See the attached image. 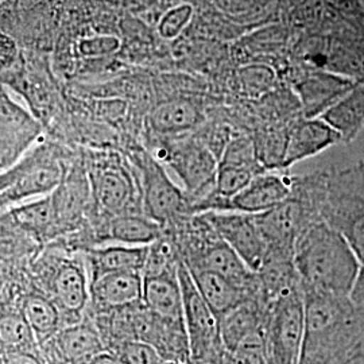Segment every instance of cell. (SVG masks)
Segmentation results:
<instances>
[{"label":"cell","instance_id":"cell-28","mask_svg":"<svg viewBox=\"0 0 364 364\" xmlns=\"http://www.w3.org/2000/svg\"><path fill=\"white\" fill-rule=\"evenodd\" d=\"M198 111L188 102H169L156 107L150 122L153 129L159 132H181L195 127L198 123Z\"/></svg>","mask_w":364,"mask_h":364},{"label":"cell","instance_id":"cell-21","mask_svg":"<svg viewBox=\"0 0 364 364\" xmlns=\"http://www.w3.org/2000/svg\"><path fill=\"white\" fill-rule=\"evenodd\" d=\"M264 314L259 299H250L223 316L219 321L223 344L232 352L247 338L263 335Z\"/></svg>","mask_w":364,"mask_h":364},{"label":"cell","instance_id":"cell-4","mask_svg":"<svg viewBox=\"0 0 364 364\" xmlns=\"http://www.w3.org/2000/svg\"><path fill=\"white\" fill-rule=\"evenodd\" d=\"M267 364H299L305 332V299L296 287L262 304Z\"/></svg>","mask_w":364,"mask_h":364},{"label":"cell","instance_id":"cell-18","mask_svg":"<svg viewBox=\"0 0 364 364\" xmlns=\"http://www.w3.org/2000/svg\"><path fill=\"white\" fill-rule=\"evenodd\" d=\"M144 306L171 324L185 326L183 321V297L178 279V267L176 270L144 277Z\"/></svg>","mask_w":364,"mask_h":364},{"label":"cell","instance_id":"cell-38","mask_svg":"<svg viewBox=\"0 0 364 364\" xmlns=\"http://www.w3.org/2000/svg\"><path fill=\"white\" fill-rule=\"evenodd\" d=\"M78 364H90V363H78Z\"/></svg>","mask_w":364,"mask_h":364},{"label":"cell","instance_id":"cell-14","mask_svg":"<svg viewBox=\"0 0 364 364\" xmlns=\"http://www.w3.org/2000/svg\"><path fill=\"white\" fill-rule=\"evenodd\" d=\"M41 134L38 122L3 93L1 97V170L11 169Z\"/></svg>","mask_w":364,"mask_h":364},{"label":"cell","instance_id":"cell-24","mask_svg":"<svg viewBox=\"0 0 364 364\" xmlns=\"http://www.w3.org/2000/svg\"><path fill=\"white\" fill-rule=\"evenodd\" d=\"M164 235L159 223L138 213L112 216L107 225V236L115 243L130 246H150Z\"/></svg>","mask_w":364,"mask_h":364},{"label":"cell","instance_id":"cell-16","mask_svg":"<svg viewBox=\"0 0 364 364\" xmlns=\"http://www.w3.org/2000/svg\"><path fill=\"white\" fill-rule=\"evenodd\" d=\"M343 142L341 135L321 117H305L287 134L282 166L289 168Z\"/></svg>","mask_w":364,"mask_h":364},{"label":"cell","instance_id":"cell-25","mask_svg":"<svg viewBox=\"0 0 364 364\" xmlns=\"http://www.w3.org/2000/svg\"><path fill=\"white\" fill-rule=\"evenodd\" d=\"M28 326H31L39 346L54 338L64 328V317L54 299L42 294H28L23 299L21 309Z\"/></svg>","mask_w":364,"mask_h":364},{"label":"cell","instance_id":"cell-15","mask_svg":"<svg viewBox=\"0 0 364 364\" xmlns=\"http://www.w3.org/2000/svg\"><path fill=\"white\" fill-rule=\"evenodd\" d=\"M294 192V181L275 173H260L239 193L232 197L223 210H235L248 215H260L281 205Z\"/></svg>","mask_w":364,"mask_h":364},{"label":"cell","instance_id":"cell-17","mask_svg":"<svg viewBox=\"0 0 364 364\" xmlns=\"http://www.w3.org/2000/svg\"><path fill=\"white\" fill-rule=\"evenodd\" d=\"M91 299L99 312L126 308L144 301V274L120 272L91 279Z\"/></svg>","mask_w":364,"mask_h":364},{"label":"cell","instance_id":"cell-8","mask_svg":"<svg viewBox=\"0 0 364 364\" xmlns=\"http://www.w3.org/2000/svg\"><path fill=\"white\" fill-rule=\"evenodd\" d=\"M142 170V203L146 216L162 227L177 223L192 207L188 196L170 180L166 171L151 156H144Z\"/></svg>","mask_w":364,"mask_h":364},{"label":"cell","instance_id":"cell-7","mask_svg":"<svg viewBox=\"0 0 364 364\" xmlns=\"http://www.w3.org/2000/svg\"><path fill=\"white\" fill-rule=\"evenodd\" d=\"M260 173L254 146L246 139L231 141L219 161L213 193L198 205L207 210H223L225 204L239 195Z\"/></svg>","mask_w":364,"mask_h":364},{"label":"cell","instance_id":"cell-22","mask_svg":"<svg viewBox=\"0 0 364 364\" xmlns=\"http://www.w3.org/2000/svg\"><path fill=\"white\" fill-rule=\"evenodd\" d=\"M149 246H130L114 243L93 248L90 254L92 278L109 273L136 272L144 274Z\"/></svg>","mask_w":364,"mask_h":364},{"label":"cell","instance_id":"cell-34","mask_svg":"<svg viewBox=\"0 0 364 364\" xmlns=\"http://www.w3.org/2000/svg\"><path fill=\"white\" fill-rule=\"evenodd\" d=\"M1 364H46L41 352H7L1 353Z\"/></svg>","mask_w":364,"mask_h":364},{"label":"cell","instance_id":"cell-20","mask_svg":"<svg viewBox=\"0 0 364 364\" xmlns=\"http://www.w3.org/2000/svg\"><path fill=\"white\" fill-rule=\"evenodd\" d=\"M356 85L350 78L320 72L306 78L299 87L306 117H320Z\"/></svg>","mask_w":364,"mask_h":364},{"label":"cell","instance_id":"cell-6","mask_svg":"<svg viewBox=\"0 0 364 364\" xmlns=\"http://www.w3.org/2000/svg\"><path fill=\"white\" fill-rule=\"evenodd\" d=\"M203 220L221 240L234 248L254 273H259L267 257V243L255 215L235 210H207Z\"/></svg>","mask_w":364,"mask_h":364},{"label":"cell","instance_id":"cell-32","mask_svg":"<svg viewBox=\"0 0 364 364\" xmlns=\"http://www.w3.org/2000/svg\"><path fill=\"white\" fill-rule=\"evenodd\" d=\"M223 11L234 16H243L260 11L269 0H216Z\"/></svg>","mask_w":364,"mask_h":364},{"label":"cell","instance_id":"cell-33","mask_svg":"<svg viewBox=\"0 0 364 364\" xmlns=\"http://www.w3.org/2000/svg\"><path fill=\"white\" fill-rule=\"evenodd\" d=\"M119 46V41L112 37H97V38L88 39L81 43V50L84 54L90 55H99V54H108L114 52Z\"/></svg>","mask_w":364,"mask_h":364},{"label":"cell","instance_id":"cell-23","mask_svg":"<svg viewBox=\"0 0 364 364\" xmlns=\"http://www.w3.org/2000/svg\"><path fill=\"white\" fill-rule=\"evenodd\" d=\"M320 117L338 131L343 142H352L364 126L363 85H356Z\"/></svg>","mask_w":364,"mask_h":364},{"label":"cell","instance_id":"cell-12","mask_svg":"<svg viewBox=\"0 0 364 364\" xmlns=\"http://www.w3.org/2000/svg\"><path fill=\"white\" fill-rule=\"evenodd\" d=\"M183 262L188 267L204 269L219 274L239 287L247 289L259 299L260 284L258 274L254 273L246 262L242 259L234 248L230 247L218 235L212 236L193 254L188 255Z\"/></svg>","mask_w":364,"mask_h":364},{"label":"cell","instance_id":"cell-31","mask_svg":"<svg viewBox=\"0 0 364 364\" xmlns=\"http://www.w3.org/2000/svg\"><path fill=\"white\" fill-rule=\"evenodd\" d=\"M242 82L250 92L266 91L273 82V70L267 66H247L240 72Z\"/></svg>","mask_w":364,"mask_h":364},{"label":"cell","instance_id":"cell-30","mask_svg":"<svg viewBox=\"0 0 364 364\" xmlns=\"http://www.w3.org/2000/svg\"><path fill=\"white\" fill-rule=\"evenodd\" d=\"M193 10L191 6L183 4L180 7L171 9L169 13L165 14L159 23V33L164 38H176L181 34L182 30L189 23Z\"/></svg>","mask_w":364,"mask_h":364},{"label":"cell","instance_id":"cell-27","mask_svg":"<svg viewBox=\"0 0 364 364\" xmlns=\"http://www.w3.org/2000/svg\"><path fill=\"white\" fill-rule=\"evenodd\" d=\"M1 353L7 352H41L38 340L22 312L1 313L0 321Z\"/></svg>","mask_w":364,"mask_h":364},{"label":"cell","instance_id":"cell-3","mask_svg":"<svg viewBox=\"0 0 364 364\" xmlns=\"http://www.w3.org/2000/svg\"><path fill=\"white\" fill-rule=\"evenodd\" d=\"M314 212L343 235L364 264V162L296 180Z\"/></svg>","mask_w":364,"mask_h":364},{"label":"cell","instance_id":"cell-1","mask_svg":"<svg viewBox=\"0 0 364 364\" xmlns=\"http://www.w3.org/2000/svg\"><path fill=\"white\" fill-rule=\"evenodd\" d=\"M299 364H352L364 343V317L350 297L304 293Z\"/></svg>","mask_w":364,"mask_h":364},{"label":"cell","instance_id":"cell-29","mask_svg":"<svg viewBox=\"0 0 364 364\" xmlns=\"http://www.w3.org/2000/svg\"><path fill=\"white\" fill-rule=\"evenodd\" d=\"M108 351L114 352L124 364H165L166 360L154 346L142 340H130L117 344Z\"/></svg>","mask_w":364,"mask_h":364},{"label":"cell","instance_id":"cell-13","mask_svg":"<svg viewBox=\"0 0 364 364\" xmlns=\"http://www.w3.org/2000/svg\"><path fill=\"white\" fill-rule=\"evenodd\" d=\"M53 299L60 306L64 326L82 320L91 299V282L84 267L75 260H63L52 275Z\"/></svg>","mask_w":364,"mask_h":364},{"label":"cell","instance_id":"cell-35","mask_svg":"<svg viewBox=\"0 0 364 364\" xmlns=\"http://www.w3.org/2000/svg\"><path fill=\"white\" fill-rule=\"evenodd\" d=\"M350 299L358 312L360 313L364 317V264H362V269L359 272V275L356 278L355 287L352 289Z\"/></svg>","mask_w":364,"mask_h":364},{"label":"cell","instance_id":"cell-37","mask_svg":"<svg viewBox=\"0 0 364 364\" xmlns=\"http://www.w3.org/2000/svg\"><path fill=\"white\" fill-rule=\"evenodd\" d=\"M352 364H364V343L363 346L360 347L359 352H358V355H356L355 360L352 362Z\"/></svg>","mask_w":364,"mask_h":364},{"label":"cell","instance_id":"cell-19","mask_svg":"<svg viewBox=\"0 0 364 364\" xmlns=\"http://www.w3.org/2000/svg\"><path fill=\"white\" fill-rule=\"evenodd\" d=\"M188 269L195 281L196 287L198 289L203 299L207 301L219 321L223 316L234 311L235 308L240 306L242 304L250 299H258L247 289L236 285L219 274L204 269Z\"/></svg>","mask_w":364,"mask_h":364},{"label":"cell","instance_id":"cell-36","mask_svg":"<svg viewBox=\"0 0 364 364\" xmlns=\"http://www.w3.org/2000/svg\"><path fill=\"white\" fill-rule=\"evenodd\" d=\"M90 364H124L114 352L107 351L99 353L92 359Z\"/></svg>","mask_w":364,"mask_h":364},{"label":"cell","instance_id":"cell-26","mask_svg":"<svg viewBox=\"0 0 364 364\" xmlns=\"http://www.w3.org/2000/svg\"><path fill=\"white\" fill-rule=\"evenodd\" d=\"M9 213L19 227L37 236H49L60 224L52 195L10 209Z\"/></svg>","mask_w":364,"mask_h":364},{"label":"cell","instance_id":"cell-11","mask_svg":"<svg viewBox=\"0 0 364 364\" xmlns=\"http://www.w3.org/2000/svg\"><path fill=\"white\" fill-rule=\"evenodd\" d=\"M90 180L92 196L105 212L112 216L135 213L134 205L139 201V188L122 164L109 161L96 164L90 171Z\"/></svg>","mask_w":364,"mask_h":364},{"label":"cell","instance_id":"cell-9","mask_svg":"<svg viewBox=\"0 0 364 364\" xmlns=\"http://www.w3.org/2000/svg\"><path fill=\"white\" fill-rule=\"evenodd\" d=\"M168 159L180 177L189 201L197 200V208L201 198L205 200L208 192L213 193L219 162L207 147L193 141L173 146Z\"/></svg>","mask_w":364,"mask_h":364},{"label":"cell","instance_id":"cell-2","mask_svg":"<svg viewBox=\"0 0 364 364\" xmlns=\"http://www.w3.org/2000/svg\"><path fill=\"white\" fill-rule=\"evenodd\" d=\"M294 266L304 293L350 297L362 262L343 235L316 218L296 242Z\"/></svg>","mask_w":364,"mask_h":364},{"label":"cell","instance_id":"cell-5","mask_svg":"<svg viewBox=\"0 0 364 364\" xmlns=\"http://www.w3.org/2000/svg\"><path fill=\"white\" fill-rule=\"evenodd\" d=\"M64 181L61 166L49 158L33 156L1 176V207H13L15 204L50 196Z\"/></svg>","mask_w":364,"mask_h":364},{"label":"cell","instance_id":"cell-10","mask_svg":"<svg viewBox=\"0 0 364 364\" xmlns=\"http://www.w3.org/2000/svg\"><path fill=\"white\" fill-rule=\"evenodd\" d=\"M39 347L46 364L90 363L95 356L107 351L105 338L92 320L61 328Z\"/></svg>","mask_w":364,"mask_h":364}]
</instances>
